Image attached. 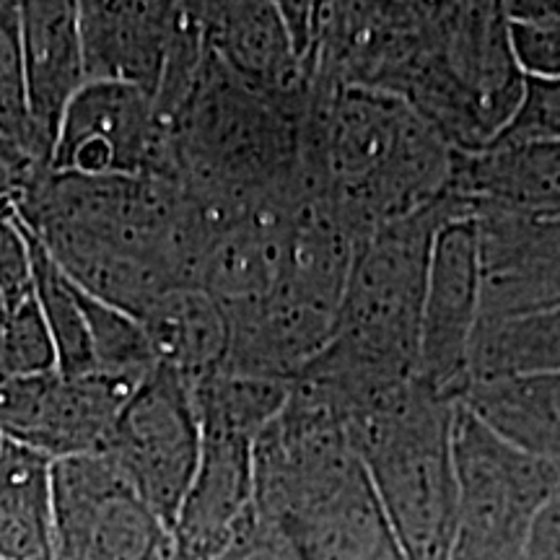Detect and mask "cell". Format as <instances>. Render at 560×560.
Returning <instances> with one entry per match:
<instances>
[{
	"label": "cell",
	"mask_w": 560,
	"mask_h": 560,
	"mask_svg": "<svg viewBox=\"0 0 560 560\" xmlns=\"http://www.w3.org/2000/svg\"><path fill=\"white\" fill-rule=\"evenodd\" d=\"M457 402L560 470V371L467 382Z\"/></svg>",
	"instance_id": "ac0fdd59"
},
{
	"label": "cell",
	"mask_w": 560,
	"mask_h": 560,
	"mask_svg": "<svg viewBox=\"0 0 560 560\" xmlns=\"http://www.w3.org/2000/svg\"><path fill=\"white\" fill-rule=\"evenodd\" d=\"M52 560H170V529L104 454L52 462Z\"/></svg>",
	"instance_id": "52a82bcc"
},
{
	"label": "cell",
	"mask_w": 560,
	"mask_h": 560,
	"mask_svg": "<svg viewBox=\"0 0 560 560\" xmlns=\"http://www.w3.org/2000/svg\"><path fill=\"white\" fill-rule=\"evenodd\" d=\"M255 511L293 560H405L346 425L312 389L255 439Z\"/></svg>",
	"instance_id": "3957f363"
},
{
	"label": "cell",
	"mask_w": 560,
	"mask_h": 560,
	"mask_svg": "<svg viewBox=\"0 0 560 560\" xmlns=\"http://www.w3.org/2000/svg\"><path fill=\"white\" fill-rule=\"evenodd\" d=\"M457 153L400 96L312 83L301 128L306 195L325 202L359 244L446 198Z\"/></svg>",
	"instance_id": "7a4b0ae2"
},
{
	"label": "cell",
	"mask_w": 560,
	"mask_h": 560,
	"mask_svg": "<svg viewBox=\"0 0 560 560\" xmlns=\"http://www.w3.org/2000/svg\"><path fill=\"white\" fill-rule=\"evenodd\" d=\"M511 52L522 75L556 79L560 75V3L529 0L503 3Z\"/></svg>",
	"instance_id": "d4e9b609"
},
{
	"label": "cell",
	"mask_w": 560,
	"mask_h": 560,
	"mask_svg": "<svg viewBox=\"0 0 560 560\" xmlns=\"http://www.w3.org/2000/svg\"><path fill=\"white\" fill-rule=\"evenodd\" d=\"M511 143H560V75L556 79L524 75L514 115L488 145Z\"/></svg>",
	"instance_id": "484cf974"
},
{
	"label": "cell",
	"mask_w": 560,
	"mask_h": 560,
	"mask_svg": "<svg viewBox=\"0 0 560 560\" xmlns=\"http://www.w3.org/2000/svg\"><path fill=\"white\" fill-rule=\"evenodd\" d=\"M475 221L480 327L560 310V215L478 210Z\"/></svg>",
	"instance_id": "8fae6325"
},
{
	"label": "cell",
	"mask_w": 560,
	"mask_h": 560,
	"mask_svg": "<svg viewBox=\"0 0 560 560\" xmlns=\"http://www.w3.org/2000/svg\"><path fill=\"white\" fill-rule=\"evenodd\" d=\"M21 9L26 100L39 149L50 170L62 117L86 86L79 3L70 0H26Z\"/></svg>",
	"instance_id": "4fadbf2b"
},
{
	"label": "cell",
	"mask_w": 560,
	"mask_h": 560,
	"mask_svg": "<svg viewBox=\"0 0 560 560\" xmlns=\"http://www.w3.org/2000/svg\"><path fill=\"white\" fill-rule=\"evenodd\" d=\"M52 172L177 179L172 140L153 96L128 83H86L62 117Z\"/></svg>",
	"instance_id": "ba28073f"
},
{
	"label": "cell",
	"mask_w": 560,
	"mask_h": 560,
	"mask_svg": "<svg viewBox=\"0 0 560 560\" xmlns=\"http://www.w3.org/2000/svg\"><path fill=\"white\" fill-rule=\"evenodd\" d=\"M136 376L96 374L68 380L58 371L0 384V436L50 459L104 454Z\"/></svg>",
	"instance_id": "9c48e42d"
},
{
	"label": "cell",
	"mask_w": 560,
	"mask_h": 560,
	"mask_svg": "<svg viewBox=\"0 0 560 560\" xmlns=\"http://www.w3.org/2000/svg\"><path fill=\"white\" fill-rule=\"evenodd\" d=\"M37 301L34 262L26 226L13 198L0 200V310L16 312Z\"/></svg>",
	"instance_id": "4316f807"
},
{
	"label": "cell",
	"mask_w": 560,
	"mask_h": 560,
	"mask_svg": "<svg viewBox=\"0 0 560 560\" xmlns=\"http://www.w3.org/2000/svg\"><path fill=\"white\" fill-rule=\"evenodd\" d=\"M457 514L450 560H524L560 495V470L457 402Z\"/></svg>",
	"instance_id": "5b68a950"
},
{
	"label": "cell",
	"mask_w": 560,
	"mask_h": 560,
	"mask_svg": "<svg viewBox=\"0 0 560 560\" xmlns=\"http://www.w3.org/2000/svg\"><path fill=\"white\" fill-rule=\"evenodd\" d=\"M52 462L5 441L0 446V560L55 558Z\"/></svg>",
	"instance_id": "d6986e66"
},
{
	"label": "cell",
	"mask_w": 560,
	"mask_h": 560,
	"mask_svg": "<svg viewBox=\"0 0 560 560\" xmlns=\"http://www.w3.org/2000/svg\"><path fill=\"white\" fill-rule=\"evenodd\" d=\"M457 400L412 380L338 412L405 560H450Z\"/></svg>",
	"instance_id": "277c9868"
},
{
	"label": "cell",
	"mask_w": 560,
	"mask_h": 560,
	"mask_svg": "<svg viewBox=\"0 0 560 560\" xmlns=\"http://www.w3.org/2000/svg\"><path fill=\"white\" fill-rule=\"evenodd\" d=\"M213 58L249 89L289 102H310L312 79L293 55L278 3H202Z\"/></svg>",
	"instance_id": "5bb4252c"
},
{
	"label": "cell",
	"mask_w": 560,
	"mask_h": 560,
	"mask_svg": "<svg viewBox=\"0 0 560 560\" xmlns=\"http://www.w3.org/2000/svg\"><path fill=\"white\" fill-rule=\"evenodd\" d=\"M202 429L198 472L170 532V560H210L226 548L255 509V441Z\"/></svg>",
	"instance_id": "7c38bea8"
},
{
	"label": "cell",
	"mask_w": 560,
	"mask_h": 560,
	"mask_svg": "<svg viewBox=\"0 0 560 560\" xmlns=\"http://www.w3.org/2000/svg\"><path fill=\"white\" fill-rule=\"evenodd\" d=\"M550 371H560V310L480 327L467 382Z\"/></svg>",
	"instance_id": "ffe728a7"
},
{
	"label": "cell",
	"mask_w": 560,
	"mask_h": 560,
	"mask_svg": "<svg viewBox=\"0 0 560 560\" xmlns=\"http://www.w3.org/2000/svg\"><path fill=\"white\" fill-rule=\"evenodd\" d=\"M450 195L475 213L560 215V143L486 145L457 153Z\"/></svg>",
	"instance_id": "2e32d148"
},
{
	"label": "cell",
	"mask_w": 560,
	"mask_h": 560,
	"mask_svg": "<svg viewBox=\"0 0 560 560\" xmlns=\"http://www.w3.org/2000/svg\"><path fill=\"white\" fill-rule=\"evenodd\" d=\"M210 560H293L289 548L278 537V532L265 524L257 511L252 509L249 520L242 524L240 532L219 556Z\"/></svg>",
	"instance_id": "83f0119b"
},
{
	"label": "cell",
	"mask_w": 560,
	"mask_h": 560,
	"mask_svg": "<svg viewBox=\"0 0 560 560\" xmlns=\"http://www.w3.org/2000/svg\"><path fill=\"white\" fill-rule=\"evenodd\" d=\"M42 172L45 170H42L37 161L26 156L9 138L0 136V195L3 198L16 200Z\"/></svg>",
	"instance_id": "f1b7e54d"
},
{
	"label": "cell",
	"mask_w": 560,
	"mask_h": 560,
	"mask_svg": "<svg viewBox=\"0 0 560 560\" xmlns=\"http://www.w3.org/2000/svg\"><path fill=\"white\" fill-rule=\"evenodd\" d=\"M200 446L195 384L159 363L122 408L104 457L172 532L198 472Z\"/></svg>",
	"instance_id": "8992f818"
},
{
	"label": "cell",
	"mask_w": 560,
	"mask_h": 560,
	"mask_svg": "<svg viewBox=\"0 0 560 560\" xmlns=\"http://www.w3.org/2000/svg\"><path fill=\"white\" fill-rule=\"evenodd\" d=\"M161 366L198 384L229 359L231 325L226 310L200 285H174L153 299L138 317Z\"/></svg>",
	"instance_id": "e0dca14e"
},
{
	"label": "cell",
	"mask_w": 560,
	"mask_h": 560,
	"mask_svg": "<svg viewBox=\"0 0 560 560\" xmlns=\"http://www.w3.org/2000/svg\"><path fill=\"white\" fill-rule=\"evenodd\" d=\"M79 293L83 314H86L96 371L145 380L159 366V361L138 317H132L120 306H112L107 301L91 296L83 289H79Z\"/></svg>",
	"instance_id": "603a6c76"
},
{
	"label": "cell",
	"mask_w": 560,
	"mask_h": 560,
	"mask_svg": "<svg viewBox=\"0 0 560 560\" xmlns=\"http://www.w3.org/2000/svg\"><path fill=\"white\" fill-rule=\"evenodd\" d=\"M293 384L260 376L215 371L213 376L195 384L200 425L240 433L255 441L260 431L291 400Z\"/></svg>",
	"instance_id": "7402d4cb"
},
{
	"label": "cell",
	"mask_w": 560,
	"mask_h": 560,
	"mask_svg": "<svg viewBox=\"0 0 560 560\" xmlns=\"http://www.w3.org/2000/svg\"><path fill=\"white\" fill-rule=\"evenodd\" d=\"M26 236H30L32 247L39 310L47 322V330H50L55 355H58V374L68 376V380L96 374L79 285L60 270V265L52 260L50 252L34 236L30 226H26Z\"/></svg>",
	"instance_id": "44dd1931"
},
{
	"label": "cell",
	"mask_w": 560,
	"mask_h": 560,
	"mask_svg": "<svg viewBox=\"0 0 560 560\" xmlns=\"http://www.w3.org/2000/svg\"><path fill=\"white\" fill-rule=\"evenodd\" d=\"M312 81L400 96L459 153L499 136L524 86L503 3H319Z\"/></svg>",
	"instance_id": "6da1fadb"
},
{
	"label": "cell",
	"mask_w": 560,
	"mask_h": 560,
	"mask_svg": "<svg viewBox=\"0 0 560 560\" xmlns=\"http://www.w3.org/2000/svg\"><path fill=\"white\" fill-rule=\"evenodd\" d=\"M0 136L47 170L26 100L19 3H0Z\"/></svg>",
	"instance_id": "cb8c5ba5"
},
{
	"label": "cell",
	"mask_w": 560,
	"mask_h": 560,
	"mask_svg": "<svg viewBox=\"0 0 560 560\" xmlns=\"http://www.w3.org/2000/svg\"><path fill=\"white\" fill-rule=\"evenodd\" d=\"M177 3H79L86 83H128L156 100Z\"/></svg>",
	"instance_id": "9a60e30c"
},
{
	"label": "cell",
	"mask_w": 560,
	"mask_h": 560,
	"mask_svg": "<svg viewBox=\"0 0 560 560\" xmlns=\"http://www.w3.org/2000/svg\"><path fill=\"white\" fill-rule=\"evenodd\" d=\"M480 327V242L475 215L444 223L433 240L423 314L418 376L441 395L459 400L470 380L472 342Z\"/></svg>",
	"instance_id": "30bf717a"
}]
</instances>
